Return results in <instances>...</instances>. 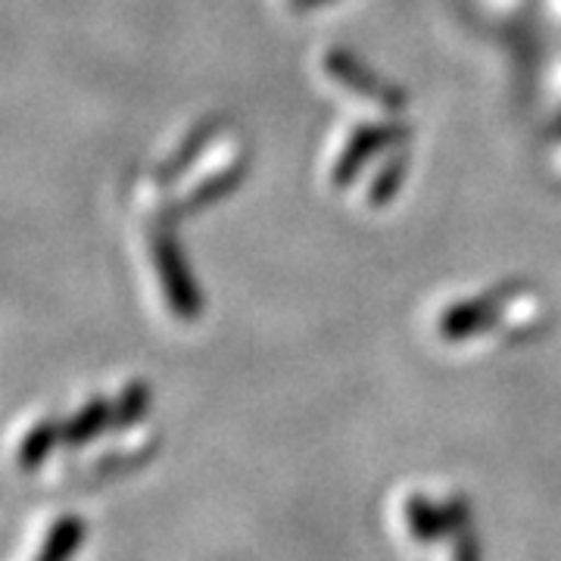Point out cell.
Masks as SVG:
<instances>
[{"mask_svg": "<svg viewBox=\"0 0 561 561\" xmlns=\"http://www.w3.org/2000/svg\"><path fill=\"white\" fill-rule=\"evenodd\" d=\"M140 272L150 280V294L169 319H191L197 312V297L191 290V280L184 265L172 250V241L162 234H147L140 241Z\"/></svg>", "mask_w": 561, "mask_h": 561, "instance_id": "6da1fadb", "label": "cell"}, {"mask_svg": "<svg viewBox=\"0 0 561 561\" xmlns=\"http://www.w3.org/2000/svg\"><path fill=\"white\" fill-rule=\"evenodd\" d=\"M321 76L328 79V84H334V88L346 91L350 98H356V103L375 106L381 113H397L402 106L400 98L387 84L371 79V72H365L353 57H343V54L328 50L324 60H321Z\"/></svg>", "mask_w": 561, "mask_h": 561, "instance_id": "7a4b0ae2", "label": "cell"}, {"mask_svg": "<svg viewBox=\"0 0 561 561\" xmlns=\"http://www.w3.org/2000/svg\"><path fill=\"white\" fill-rule=\"evenodd\" d=\"M405 524L409 534L419 542L440 540V537H456L468 524V505L461 500L446 502V505H434L427 496H409L405 502Z\"/></svg>", "mask_w": 561, "mask_h": 561, "instance_id": "3957f363", "label": "cell"}, {"mask_svg": "<svg viewBox=\"0 0 561 561\" xmlns=\"http://www.w3.org/2000/svg\"><path fill=\"white\" fill-rule=\"evenodd\" d=\"M103 431H116V400L91 397L72 419L62 421V443L84 446L88 440L101 437Z\"/></svg>", "mask_w": 561, "mask_h": 561, "instance_id": "277c9868", "label": "cell"}, {"mask_svg": "<svg viewBox=\"0 0 561 561\" xmlns=\"http://www.w3.org/2000/svg\"><path fill=\"white\" fill-rule=\"evenodd\" d=\"M57 443H62V421H54V419L35 421V424L25 431V437L20 440V449H16V465L25 468V471L38 468L41 461L47 459V456L57 449Z\"/></svg>", "mask_w": 561, "mask_h": 561, "instance_id": "5b68a950", "label": "cell"}, {"mask_svg": "<svg viewBox=\"0 0 561 561\" xmlns=\"http://www.w3.org/2000/svg\"><path fill=\"white\" fill-rule=\"evenodd\" d=\"M81 542H84V522L79 515H62L47 530L35 561H72L81 549Z\"/></svg>", "mask_w": 561, "mask_h": 561, "instance_id": "8992f818", "label": "cell"}, {"mask_svg": "<svg viewBox=\"0 0 561 561\" xmlns=\"http://www.w3.org/2000/svg\"><path fill=\"white\" fill-rule=\"evenodd\" d=\"M453 561H481V542L478 537L465 527L456 534V542H453Z\"/></svg>", "mask_w": 561, "mask_h": 561, "instance_id": "52a82bcc", "label": "cell"}, {"mask_svg": "<svg viewBox=\"0 0 561 561\" xmlns=\"http://www.w3.org/2000/svg\"><path fill=\"white\" fill-rule=\"evenodd\" d=\"M280 3H290L294 10H309V7H319V3H324V0H280Z\"/></svg>", "mask_w": 561, "mask_h": 561, "instance_id": "ba28073f", "label": "cell"}]
</instances>
